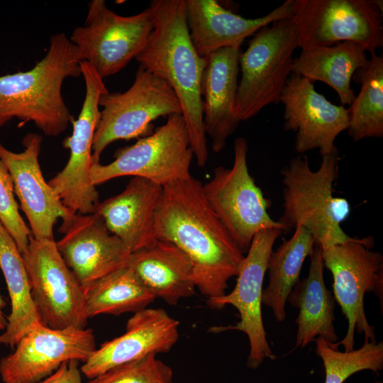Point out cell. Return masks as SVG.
Returning <instances> with one entry per match:
<instances>
[{
  "instance_id": "obj_8",
  "label": "cell",
  "mask_w": 383,
  "mask_h": 383,
  "mask_svg": "<svg viewBox=\"0 0 383 383\" xmlns=\"http://www.w3.org/2000/svg\"><path fill=\"white\" fill-rule=\"evenodd\" d=\"M231 167H217L211 179L203 184L205 198L228 234L245 255L260 231L284 227L273 220L267 210L270 201L250 175L248 164V142L234 141Z\"/></svg>"
},
{
  "instance_id": "obj_34",
  "label": "cell",
  "mask_w": 383,
  "mask_h": 383,
  "mask_svg": "<svg viewBox=\"0 0 383 383\" xmlns=\"http://www.w3.org/2000/svg\"><path fill=\"white\" fill-rule=\"evenodd\" d=\"M6 306V301L0 294V332L4 331L7 326V317L5 316L4 309Z\"/></svg>"
},
{
  "instance_id": "obj_23",
  "label": "cell",
  "mask_w": 383,
  "mask_h": 383,
  "mask_svg": "<svg viewBox=\"0 0 383 383\" xmlns=\"http://www.w3.org/2000/svg\"><path fill=\"white\" fill-rule=\"evenodd\" d=\"M130 266L146 288L174 306L196 292L194 269L189 257L172 243L156 240L129 255Z\"/></svg>"
},
{
  "instance_id": "obj_30",
  "label": "cell",
  "mask_w": 383,
  "mask_h": 383,
  "mask_svg": "<svg viewBox=\"0 0 383 383\" xmlns=\"http://www.w3.org/2000/svg\"><path fill=\"white\" fill-rule=\"evenodd\" d=\"M316 353L325 369L324 383H343L350 376L362 370L379 372L383 369V343L364 340L352 351H340L321 337L315 339Z\"/></svg>"
},
{
  "instance_id": "obj_6",
  "label": "cell",
  "mask_w": 383,
  "mask_h": 383,
  "mask_svg": "<svg viewBox=\"0 0 383 383\" xmlns=\"http://www.w3.org/2000/svg\"><path fill=\"white\" fill-rule=\"evenodd\" d=\"M372 236L353 237L348 242L321 248L323 266L333 277V296L348 321L345 337L333 346L353 350L355 332L376 342L375 328L369 323L364 305L365 293L373 292L383 307V255L374 251Z\"/></svg>"
},
{
  "instance_id": "obj_28",
  "label": "cell",
  "mask_w": 383,
  "mask_h": 383,
  "mask_svg": "<svg viewBox=\"0 0 383 383\" xmlns=\"http://www.w3.org/2000/svg\"><path fill=\"white\" fill-rule=\"evenodd\" d=\"M155 299L126 265L85 290L84 315L88 320L101 314L134 313L148 308Z\"/></svg>"
},
{
  "instance_id": "obj_13",
  "label": "cell",
  "mask_w": 383,
  "mask_h": 383,
  "mask_svg": "<svg viewBox=\"0 0 383 383\" xmlns=\"http://www.w3.org/2000/svg\"><path fill=\"white\" fill-rule=\"evenodd\" d=\"M282 233L280 228L258 232L245 255L234 289L227 294L208 299V305L212 309H221L231 305L238 310L240 321L237 323L211 327L209 331L218 333L238 331L245 333L250 345L247 366L252 370L259 368L265 359L276 358L263 324L262 294L268 259L276 240Z\"/></svg>"
},
{
  "instance_id": "obj_15",
  "label": "cell",
  "mask_w": 383,
  "mask_h": 383,
  "mask_svg": "<svg viewBox=\"0 0 383 383\" xmlns=\"http://www.w3.org/2000/svg\"><path fill=\"white\" fill-rule=\"evenodd\" d=\"M85 97L77 119L71 121L72 133L62 145L70 150L65 167L49 182L62 204L73 213H94L100 202L99 192L92 183V144L100 118L99 99L106 92L104 81L96 76L84 79Z\"/></svg>"
},
{
  "instance_id": "obj_9",
  "label": "cell",
  "mask_w": 383,
  "mask_h": 383,
  "mask_svg": "<svg viewBox=\"0 0 383 383\" xmlns=\"http://www.w3.org/2000/svg\"><path fill=\"white\" fill-rule=\"evenodd\" d=\"M194 157L184 119L182 114H172L150 135L118 149L111 162L93 164L91 180L96 186L116 177L133 176L165 187L192 176Z\"/></svg>"
},
{
  "instance_id": "obj_5",
  "label": "cell",
  "mask_w": 383,
  "mask_h": 383,
  "mask_svg": "<svg viewBox=\"0 0 383 383\" xmlns=\"http://www.w3.org/2000/svg\"><path fill=\"white\" fill-rule=\"evenodd\" d=\"M299 47L292 18L279 19L257 30L241 52L235 115L241 121L277 104L292 74L293 53Z\"/></svg>"
},
{
  "instance_id": "obj_20",
  "label": "cell",
  "mask_w": 383,
  "mask_h": 383,
  "mask_svg": "<svg viewBox=\"0 0 383 383\" xmlns=\"http://www.w3.org/2000/svg\"><path fill=\"white\" fill-rule=\"evenodd\" d=\"M240 54V45H234L206 57L201 82L203 122L215 152L224 149L240 123L234 111Z\"/></svg>"
},
{
  "instance_id": "obj_27",
  "label": "cell",
  "mask_w": 383,
  "mask_h": 383,
  "mask_svg": "<svg viewBox=\"0 0 383 383\" xmlns=\"http://www.w3.org/2000/svg\"><path fill=\"white\" fill-rule=\"evenodd\" d=\"M312 235L304 227L296 226L292 236L284 239L268 259L267 271L268 284L262 290V304L270 308L277 322L286 319L287 297L299 275L305 259L315 247Z\"/></svg>"
},
{
  "instance_id": "obj_25",
  "label": "cell",
  "mask_w": 383,
  "mask_h": 383,
  "mask_svg": "<svg viewBox=\"0 0 383 383\" xmlns=\"http://www.w3.org/2000/svg\"><path fill=\"white\" fill-rule=\"evenodd\" d=\"M369 59L366 51L352 42L301 50L294 58L292 72L314 83L323 82L336 91L341 105H350L355 98L351 88L353 75Z\"/></svg>"
},
{
  "instance_id": "obj_33",
  "label": "cell",
  "mask_w": 383,
  "mask_h": 383,
  "mask_svg": "<svg viewBox=\"0 0 383 383\" xmlns=\"http://www.w3.org/2000/svg\"><path fill=\"white\" fill-rule=\"evenodd\" d=\"M79 361L63 362L51 375L38 383H82Z\"/></svg>"
},
{
  "instance_id": "obj_14",
  "label": "cell",
  "mask_w": 383,
  "mask_h": 383,
  "mask_svg": "<svg viewBox=\"0 0 383 383\" xmlns=\"http://www.w3.org/2000/svg\"><path fill=\"white\" fill-rule=\"evenodd\" d=\"M14 348L0 360L4 383H38L66 361L84 362L96 349L91 328L54 329L43 323L30 329Z\"/></svg>"
},
{
  "instance_id": "obj_1",
  "label": "cell",
  "mask_w": 383,
  "mask_h": 383,
  "mask_svg": "<svg viewBox=\"0 0 383 383\" xmlns=\"http://www.w3.org/2000/svg\"><path fill=\"white\" fill-rule=\"evenodd\" d=\"M157 240L172 243L189 257L196 289L207 299L223 296L245 254L206 201L192 175L163 187L155 218Z\"/></svg>"
},
{
  "instance_id": "obj_35",
  "label": "cell",
  "mask_w": 383,
  "mask_h": 383,
  "mask_svg": "<svg viewBox=\"0 0 383 383\" xmlns=\"http://www.w3.org/2000/svg\"><path fill=\"white\" fill-rule=\"evenodd\" d=\"M374 383H383V382H381V381H377V382H374Z\"/></svg>"
},
{
  "instance_id": "obj_29",
  "label": "cell",
  "mask_w": 383,
  "mask_h": 383,
  "mask_svg": "<svg viewBox=\"0 0 383 383\" xmlns=\"http://www.w3.org/2000/svg\"><path fill=\"white\" fill-rule=\"evenodd\" d=\"M357 82L360 91L348 108L349 136L357 142L368 138L383 137V56L371 55L360 69Z\"/></svg>"
},
{
  "instance_id": "obj_3",
  "label": "cell",
  "mask_w": 383,
  "mask_h": 383,
  "mask_svg": "<svg viewBox=\"0 0 383 383\" xmlns=\"http://www.w3.org/2000/svg\"><path fill=\"white\" fill-rule=\"evenodd\" d=\"M81 59L64 33L50 37L46 55L33 68L0 76V128L16 118L58 136L74 118L62 95L65 79L77 78Z\"/></svg>"
},
{
  "instance_id": "obj_11",
  "label": "cell",
  "mask_w": 383,
  "mask_h": 383,
  "mask_svg": "<svg viewBox=\"0 0 383 383\" xmlns=\"http://www.w3.org/2000/svg\"><path fill=\"white\" fill-rule=\"evenodd\" d=\"M154 28L149 7L123 16L109 9L105 1L88 4L84 25L74 29L70 41L82 61L89 64L103 78L123 70L143 50Z\"/></svg>"
},
{
  "instance_id": "obj_2",
  "label": "cell",
  "mask_w": 383,
  "mask_h": 383,
  "mask_svg": "<svg viewBox=\"0 0 383 383\" xmlns=\"http://www.w3.org/2000/svg\"><path fill=\"white\" fill-rule=\"evenodd\" d=\"M154 28L135 60L139 66L165 80L179 100L199 166L209 158L202 112L201 82L206 57L196 52L190 38L186 0H152Z\"/></svg>"
},
{
  "instance_id": "obj_22",
  "label": "cell",
  "mask_w": 383,
  "mask_h": 383,
  "mask_svg": "<svg viewBox=\"0 0 383 383\" xmlns=\"http://www.w3.org/2000/svg\"><path fill=\"white\" fill-rule=\"evenodd\" d=\"M163 187L133 177L120 194L99 202L94 213L104 221L130 253L156 240L155 218Z\"/></svg>"
},
{
  "instance_id": "obj_10",
  "label": "cell",
  "mask_w": 383,
  "mask_h": 383,
  "mask_svg": "<svg viewBox=\"0 0 383 383\" xmlns=\"http://www.w3.org/2000/svg\"><path fill=\"white\" fill-rule=\"evenodd\" d=\"M99 106L103 109L94 135L93 164L99 163L101 153L110 143L147 133L150 123L160 116L182 114L172 87L140 66L128 90L103 94Z\"/></svg>"
},
{
  "instance_id": "obj_19",
  "label": "cell",
  "mask_w": 383,
  "mask_h": 383,
  "mask_svg": "<svg viewBox=\"0 0 383 383\" xmlns=\"http://www.w3.org/2000/svg\"><path fill=\"white\" fill-rule=\"evenodd\" d=\"M179 322L162 309L133 313L122 335L104 342L80 367L89 379L113 367L150 354L168 353L179 339Z\"/></svg>"
},
{
  "instance_id": "obj_7",
  "label": "cell",
  "mask_w": 383,
  "mask_h": 383,
  "mask_svg": "<svg viewBox=\"0 0 383 383\" xmlns=\"http://www.w3.org/2000/svg\"><path fill=\"white\" fill-rule=\"evenodd\" d=\"M299 48L352 42L366 52L383 47L382 0H293Z\"/></svg>"
},
{
  "instance_id": "obj_32",
  "label": "cell",
  "mask_w": 383,
  "mask_h": 383,
  "mask_svg": "<svg viewBox=\"0 0 383 383\" xmlns=\"http://www.w3.org/2000/svg\"><path fill=\"white\" fill-rule=\"evenodd\" d=\"M0 222L14 240L21 253L23 254L28 248L32 234L19 213L11 174L1 159Z\"/></svg>"
},
{
  "instance_id": "obj_21",
  "label": "cell",
  "mask_w": 383,
  "mask_h": 383,
  "mask_svg": "<svg viewBox=\"0 0 383 383\" xmlns=\"http://www.w3.org/2000/svg\"><path fill=\"white\" fill-rule=\"evenodd\" d=\"M293 0H286L269 13L246 18L223 7L216 0H186V15L192 43L206 57L221 48L241 45L264 26L292 17Z\"/></svg>"
},
{
  "instance_id": "obj_18",
  "label": "cell",
  "mask_w": 383,
  "mask_h": 383,
  "mask_svg": "<svg viewBox=\"0 0 383 383\" xmlns=\"http://www.w3.org/2000/svg\"><path fill=\"white\" fill-rule=\"evenodd\" d=\"M60 230L64 235L56 242L57 248L84 291L128 265L131 253L98 214L75 213Z\"/></svg>"
},
{
  "instance_id": "obj_26",
  "label": "cell",
  "mask_w": 383,
  "mask_h": 383,
  "mask_svg": "<svg viewBox=\"0 0 383 383\" xmlns=\"http://www.w3.org/2000/svg\"><path fill=\"white\" fill-rule=\"evenodd\" d=\"M0 268L11 300V313L6 328L0 335V344L13 348L26 333L43 322L31 296L22 254L1 222Z\"/></svg>"
},
{
  "instance_id": "obj_24",
  "label": "cell",
  "mask_w": 383,
  "mask_h": 383,
  "mask_svg": "<svg viewBox=\"0 0 383 383\" xmlns=\"http://www.w3.org/2000/svg\"><path fill=\"white\" fill-rule=\"evenodd\" d=\"M309 257L308 276L294 285L287 299L299 309L295 348H303L316 337L330 343L338 340L334 326L335 299L325 284L321 248L316 245Z\"/></svg>"
},
{
  "instance_id": "obj_31",
  "label": "cell",
  "mask_w": 383,
  "mask_h": 383,
  "mask_svg": "<svg viewBox=\"0 0 383 383\" xmlns=\"http://www.w3.org/2000/svg\"><path fill=\"white\" fill-rule=\"evenodd\" d=\"M150 354L111 368L87 383H172V368Z\"/></svg>"
},
{
  "instance_id": "obj_4",
  "label": "cell",
  "mask_w": 383,
  "mask_h": 383,
  "mask_svg": "<svg viewBox=\"0 0 383 383\" xmlns=\"http://www.w3.org/2000/svg\"><path fill=\"white\" fill-rule=\"evenodd\" d=\"M321 165L312 170L305 155L292 158L281 170L283 211L277 221L289 232L296 226L305 228L321 248L353 238L340 224L349 216L348 201L333 195L338 177V149L322 156Z\"/></svg>"
},
{
  "instance_id": "obj_16",
  "label": "cell",
  "mask_w": 383,
  "mask_h": 383,
  "mask_svg": "<svg viewBox=\"0 0 383 383\" xmlns=\"http://www.w3.org/2000/svg\"><path fill=\"white\" fill-rule=\"evenodd\" d=\"M280 102L284 105V129L296 133V152L318 149L322 157L337 150L335 140L349 126L348 108L331 103L316 91L312 82L293 73Z\"/></svg>"
},
{
  "instance_id": "obj_12",
  "label": "cell",
  "mask_w": 383,
  "mask_h": 383,
  "mask_svg": "<svg viewBox=\"0 0 383 383\" xmlns=\"http://www.w3.org/2000/svg\"><path fill=\"white\" fill-rule=\"evenodd\" d=\"M22 256L43 323L54 329L84 328L85 291L63 260L55 240L31 236Z\"/></svg>"
},
{
  "instance_id": "obj_17",
  "label": "cell",
  "mask_w": 383,
  "mask_h": 383,
  "mask_svg": "<svg viewBox=\"0 0 383 383\" xmlns=\"http://www.w3.org/2000/svg\"><path fill=\"white\" fill-rule=\"evenodd\" d=\"M42 142L40 135L29 133L22 140L24 149L21 152L7 149L0 142V159L11 174L15 194L27 217L32 236L38 240H53L57 220L67 223L75 213L62 204L43 177L39 164Z\"/></svg>"
}]
</instances>
